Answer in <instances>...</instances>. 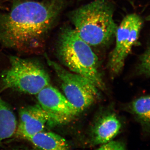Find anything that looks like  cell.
Instances as JSON below:
<instances>
[{"label": "cell", "instance_id": "16", "mask_svg": "<svg viewBox=\"0 0 150 150\" xmlns=\"http://www.w3.org/2000/svg\"><path fill=\"white\" fill-rule=\"evenodd\" d=\"M78 1H81V0H78Z\"/></svg>", "mask_w": 150, "mask_h": 150}, {"label": "cell", "instance_id": "7", "mask_svg": "<svg viewBox=\"0 0 150 150\" xmlns=\"http://www.w3.org/2000/svg\"><path fill=\"white\" fill-rule=\"evenodd\" d=\"M38 103L49 118V124L64 125L70 123L79 113L59 90L48 85L36 95Z\"/></svg>", "mask_w": 150, "mask_h": 150}, {"label": "cell", "instance_id": "1", "mask_svg": "<svg viewBox=\"0 0 150 150\" xmlns=\"http://www.w3.org/2000/svg\"><path fill=\"white\" fill-rule=\"evenodd\" d=\"M0 11V46L20 55L42 54L67 0H10Z\"/></svg>", "mask_w": 150, "mask_h": 150}, {"label": "cell", "instance_id": "4", "mask_svg": "<svg viewBox=\"0 0 150 150\" xmlns=\"http://www.w3.org/2000/svg\"><path fill=\"white\" fill-rule=\"evenodd\" d=\"M9 67L1 76L2 90L36 95L50 84L48 73L36 59L12 56L9 57Z\"/></svg>", "mask_w": 150, "mask_h": 150}, {"label": "cell", "instance_id": "3", "mask_svg": "<svg viewBox=\"0 0 150 150\" xmlns=\"http://www.w3.org/2000/svg\"><path fill=\"white\" fill-rule=\"evenodd\" d=\"M114 12L109 0H94L70 12L68 17L83 40L91 46L101 47L115 36L118 26Z\"/></svg>", "mask_w": 150, "mask_h": 150}, {"label": "cell", "instance_id": "5", "mask_svg": "<svg viewBox=\"0 0 150 150\" xmlns=\"http://www.w3.org/2000/svg\"><path fill=\"white\" fill-rule=\"evenodd\" d=\"M48 64L54 70L59 79L63 94L80 112L99 99V89L83 76L72 72L44 55Z\"/></svg>", "mask_w": 150, "mask_h": 150}, {"label": "cell", "instance_id": "9", "mask_svg": "<svg viewBox=\"0 0 150 150\" xmlns=\"http://www.w3.org/2000/svg\"><path fill=\"white\" fill-rule=\"evenodd\" d=\"M122 125L117 115L108 113L99 118L92 131L94 145H102L113 140L120 132Z\"/></svg>", "mask_w": 150, "mask_h": 150}, {"label": "cell", "instance_id": "8", "mask_svg": "<svg viewBox=\"0 0 150 150\" xmlns=\"http://www.w3.org/2000/svg\"><path fill=\"white\" fill-rule=\"evenodd\" d=\"M49 121L48 115L38 103L21 108L15 135L17 138L27 140L43 131Z\"/></svg>", "mask_w": 150, "mask_h": 150}, {"label": "cell", "instance_id": "14", "mask_svg": "<svg viewBox=\"0 0 150 150\" xmlns=\"http://www.w3.org/2000/svg\"><path fill=\"white\" fill-rule=\"evenodd\" d=\"M126 145L121 141L111 140L109 142L100 145L98 149L99 150H126Z\"/></svg>", "mask_w": 150, "mask_h": 150}, {"label": "cell", "instance_id": "13", "mask_svg": "<svg viewBox=\"0 0 150 150\" xmlns=\"http://www.w3.org/2000/svg\"><path fill=\"white\" fill-rule=\"evenodd\" d=\"M134 73L138 76L150 77V44L140 56Z\"/></svg>", "mask_w": 150, "mask_h": 150}, {"label": "cell", "instance_id": "15", "mask_svg": "<svg viewBox=\"0 0 150 150\" xmlns=\"http://www.w3.org/2000/svg\"><path fill=\"white\" fill-rule=\"evenodd\" d=\"M5 4V0H0V9L4 8Z\"/></svg>", "mask_w": 150, "mask_h": 150}, {"label": "cell", "instance_id": "10", "mask_svg": "<svg viewBox=\"0 0 150 150\" xmlns=\"http://www.w3.org/2000/svg\"><path fill=\"white\" fill-rule=\"evenodd\" d=\"M141 125L144 137L150 136V95L134 99L125 106Z\"/></svg>", "mask_w": 150, "mask_h": 150}, {"label": "cell", "instance_id": "11", "mask_svg": "<svg viewBox=\"0 0 150 150\" xmlns=\"http://www.w3.org/2000/svg\"><path fill=\"white\" fill-rule=\"evenodd\" d=\"M27 140L39 149L66 150L70 148L64 138L52 132L41 131Z\"/></svg>", "mask_w": 150, "mask_h": 150}, {"label": "cell", "instance_id": "6", "mask_svg": "<svg viewBox=\"0 0 150 150\" xmlns=\"http://www.w3.org/2000/svg\"><path fill=\"white\" fill-rule=\"evenodd\" d=\"M143 25L142 18L137 14L126 16L118 26L115 34V44L109 56L108 69L112 76L122 71L126 59L137 43Z\"/></svg>", "mask_w": 150, "mask_h": 150}, {"label": "cell", "instance_id": "2", "mask_svg": "<svg viewBox=\"0 0 150 150\" xmlns=\"http://www.w3.org/2000/svg\"><path fill=\"white\" fill-rule=\"evenodd\" d=\"M55 50L57 58L68 70L88 79L100 90H105L106 86L100 71L97 56L74 28L67 25L62 27Z\"/></svg>", "mask_w": 150, "mask_h": 150}, {"label": "cell", "instance_id": "12", "mask_svg": "<svg viewBox=\"0 0 150 150\" xmlns=\"http://www.w3.org/2000/svg\"><path fill=\"white\" fill-rule=\"evenodd\" d=\"M17 125L12 109L0 98V144L15 135Z\"/></svg>", "mask_w": 150, "mask_h": 150}]
</instances>
